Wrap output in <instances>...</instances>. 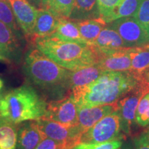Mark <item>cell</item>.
I'll return each instance as SVG.
<instances>
[{
  "instance_id": "obj_1",
  "label": "cell",
  "mask_w": 149,
  "mask_h": 149,
  "mask_svg": "<svg viewBox=\"0 0 149 149\" xmlns=\"http://www.w3.org/2000/svg\"><path fill=\"white\" fill-rule=\"evenodd\" d=\"M138 79L130 70L104 71L88 85L71 89L77 107H91L120 101L137 85Z\"/></svg>"
},
{
  "instance_id": "obj_2",
  "label": "cell",
  "mask_w": 149,
  "mask_h": 149,
  "mask_svg": "<svg viewBox=\"0 0 149 149\" xmlns=\"http://www.w3.org/2000/svg\"><path fill=\"white\" fill-rule=\"evenodd\" d=\"M33 43L56 64L72 71L97 64L99 60L95 47L86 44L64 42L51 37H36Z\"/></svg>"
},
{
  "instance_id": "obj_3",
  "label": "cell",
  "mask_w": 149,
  "mask_h": 149,
  "mask_svg": "<svg viewBox=\"0 0 149 149\" xmlns=\"http://www.w3.org/2000/svg\"><path fill=\"white\" fill-rule=\"evenodd\" d=\"M47 104L33 87L24 85L9 91L0 102V116L19 123L42 119Z\"/></svg>"
},
{
  "instance_id": "obj_4",
  "label": "cell",
  "mask_w": 149,
  "mask_h": 149,
  "mask_svg": "<svg viewBox=\"0 0 149 149\" xmlns=\"http://www.w3.org/2000/svg\"><path fill=\"white\" fill-rule=\"evenodd\" d=\"M24 71L33 84L44 89L64 88L70 72L37 48L31 49L26 55Z\"/></svg>"
},
{
  "instance_id": "obj_5",
  "label": "cell",
  "mask_w": 149,
  "mask_h": 149,
  "mask_svg": "<svg viewBox=\"0 0 149 149\" xmlns=\"http://www.w3.org/2000/svg\"><path fill=\"white\" fill-rule=\"evenodd\" d=\"M149 92V81L144 75L138 78L137 85L125 97L117 102V112L120 117L121 129L130 133L131 126L135 120V113L140 100Z\"/></svg>"
},
{
  "instance_id": "obj_6",
  "label": "cell",
  "mask_w": 149,
  "mask_h": 149,
  "mask_svg": "<svg viewBox=\"0 0 149 149\" xmlns=\"http://www.w3.org/2000/svg\"><path fill=\"white\" fill-rule=\"evenodd\" d=\"M120 115L117 111L113 112L103 117L93 127L82 134L80 142L100 143L120 140L122 137L120 135Z\"/></svg>"
},
{
  "instance_id": "obj_7",
  "label": "cell",
  "mask_w": 149,
  "mask_h": 149,
  "mask_svg": "<svg viewBox=\"0 0 149 149\" xmlns=\"http://www.w3.org/2000/svg\"><path fill=\"white\" fill-rule=\"evenodd\" d=\"M109 27L117 32L126 48L137 47L149 43V36L134 17H122L109 23Z\"/></svg>"
},
{
  "instance_id": "obj_8",
  "label": "cell",
  "mask_w": 149,
  "mask_h": 149,
  "mask_svg": "<svg viewBox=\"0 0 149 149\" xmlns=\"http://www.w3.org/2000/svg\"><path fill=\"white\" fill-rule=\"evenodd\" d=\"M42 119L55 121L66 126H77L78 107L71 96L51 101L46 106Z\"/></svg>"
},
{
  "instance_id": "obj_9",
  "label": "cell",
  "mask_w": 149,
  "mask_h": 149,
  "mask_svg": "<svg viewBox=\"0 0 149 149\" xmlns=\"http://www.w3.org/2000/svg\"><path fill=\"white\" fill-rule=\"evenodd\" d=\"M37 125L41 131L47 137L60 142L70 144L75 146L80 142L82 135L77 126H66L55 121L39 119Z\"/></svg>"
},
{
  "instance_id": "obj_10",
  "label": "cell",
  "mask_w": 149,
  "mask_h": 149,
  "mask_svg": "<svg viewBox=\"0 0 149 149\" xmlns=\"http://www.w3.org/2000/svg\"><path fill=\"white\" fill-rule=\"evenodd\" d=\"M19 26L26 37L33 41L37 8L28 0H8Z\"/></svg>"
},
{
  "instance_id": "obj_11",
  "label": "cell",
  "mask_w": 149,
  "mask_h": 149,
  "mask_svg": "<svg viewBox=\"0 0 149 149\" xmlns=\"http://www.w3.org/2000/svg\"><path fill=\"white\" fill-rule=\"evenodd\" d=\"M130 48L105 51H97V64L103 71H128L131 68V60L129 54Z\"/></svg>"
},
{
  "instance_id": "obj_12",
  "label": "cell",
  "mask_w": 149,
  "mask_h": 149,
  "mask_svg": "<svg viewBox=\"0 0 149 149\" xmlns=\"http://www.w3.org/2000/svg\"><path fill=\"white\" fill-rule=\"evenodd\" d=\"M117 111V102L91 107H78V128L84 134L103 117Z\"/></svg>"
},
{
  "instance_id": "obj_13",
  "label": "cell",
  "mask_w": 149,
  "mask_h": 149,
  "mask_svg": "<svg viewBox=\"0 0 149 149\" xmlns=\"http://www.w3.org/2000/svg\"><path fill=\"white\" fill-rule=\"evenodd\" d=\"M62 17L48 8L37 9V15L33 33V41L36 37H49L55 32Z\"/></svg>"
},
{
  "instance_id": "obj_14",
  "label": "cell",
  "mask_w": 149,
  "mask_h": 149,
  "mask_svg": "<svg viewBox=\"0 0 149 149\" xmlns=\"http://www.w3.org/2000/svg\"><path fill=\"white\" fill-rule=\"evenodd\" d=\"M46 137L39 128L37 120H30L18 129L16 149H35Z\"/></svg>"
},
{
  "instance_id": "obj_15",
  "label": "cell",
  "mask_w": 149,
  "mask_h": 149,
  "mask_svg": "<svg viewBox=\"0 0 149 149\" xmlns=\"http://www.w3.org/2000/svg\"><path fill=\"white\" fill-rule=\"evenodd\" d=\"M104 71L97 64L92 65L76 70H70L64 88L71 90L73 88L88 85L97 79Z\"/></svg>"
},
{
  "instance_id": "obj_16",
  "label": "cell",
  "mask_w": 149,
  "mask_h": 149,
  "mask_svg": "<svg viewBox=\"0 0 149 149\" xmlns=\"http://www.w3.org/2000/svg\"><path fill=\"white\" fill-rule=\"evenodd\" d=\"M17 35L0 21V48L8 60L16 59L21 53V44Z\"/></svg>"
},
{
  "instance_id": "obj_17",
  "label": "cell",
  "mask_w": 149,
  "mask_h": 149,
  "mask_svg": "<svg viewBox=\"0 0 149 149\" xmlns=\"http://www.w3.org/2000/svg\"><path fill=\"white\" fill-rule=\"evenodd\" d=\"M49 37L64 42L86 44L80 34L76 22L64 17L61 18L55 31Z\"/></svg>"
},
{
  "instance_id": "obj_18",
  "label": "cell",
  "mask_w": 149,
  "mask_h": 149,
  "mask_svg": "<svg viewBox=\"0 0 149 149\" xmlns=\"http://www.w3.org/2000/svg\"><path fill=\"white\" fill-rule=\"evenodd\" d=\"M129 54L131 60L130 71L137 79L149 69V43L144 46L130 48Z\"/></svg>"
},
{
  "instance_id": "obj_19",
  "label": "cell",
  "mask_w": 149,
  "mask_h": 149,
  "mask_svg": "<svg viewBox=\"0 0 149 149\" xmlns=\"http://www.w3.org/2000/svg\"><path fill=\"white\" fill-rule=\"evenodd\" d=\"M75 22L81 37L87 44L91 46L94 45L100 33L107 24L101 17Z\"/></svg>"
},
{
  "instance_id": "obj_20",
  "label": "cell",
  "mask_w": 149,
  "mask_h": 149,
  "mask_svg": "<svg viewBox=\"0 0 149 149\" xmlns=\"http://www.w3.org/2000/svg\"><path fill=\"white\" fill-rule=\"evenodd\" d=\"M97 0H74L69 19L74 21L100 17Z\"/></svg>"
},
{
  "instance_id": "obj_21",
  "label": "cell",
  "mask_w": 149,
  "mask_h": 149,
  "mask_svg": "<svg viewBox=\"0 0 149 149\" xmlns=\"http://www.w3.org/2000/svg\"><path fill=\"white\" fill-rule=\"evenodd\" d=\"M93 46L99 51L126 48L120 35L109 26L102 30Z\"/></svg>"
},
{
  "instance_id": "obj_22",
  "label": "cell",
  "mask_w": 149,
  "mask_h": 149,
  "mask_svg": "<svg viewBox=\"0 0 149 149\" xmlns=\"http://www.w3.org/2000/svg\"><path fill=\"white\" fill-rule=\"evenodd\" d=\"M17 133L16 124L0 116V149H16Z\"/></svg>"
},
{
  "instance_id": "obj_23",
  "label": "cell",
  "mask_w": 149,
  "mask_h": 149,
  "mask_svg": "<svg viewBox=\"0 0 149 149\" xmlns=\"http://www.w3.org/2000/svg\"><path fill=\"white\" fill-rule=\"evenodd\" d=\"M141 0H122L109 19V24L122 17H133L140 5Z\"/></svg>"
},
{
  "instance_id": "obj_24",
  "label": "cell",
  "mask_w": 149,
  "mask_h": 149,
  "mask_svg": "<svg viewBox=\"0 0 149 149\" xmlns=\"http://www.w3.org/2000/svg\"><path fill=\"white\" fill-rule=\"evenodd\" d=\"M0 21L10 28L19 37H21L20 28L8 0H0Z\"/></svg>"
},
{
  "instance_id": "obj_25",
  "label": "cell",
  "mask_w": 149,
  "mask_h": 149,
  "mask_svg": "<svg viewBox=\"0 0 149 149\" xmlns=\"http://www.w3.org/2000/svg\"><path fill=\"white\" fill-rule=\"evenodd\" d=\"M74 0H43L42 8L55 11L64 17H69L73 8Z\"/></svg>"
},
{
  "instance_id": "obj_26",
  "label": "cell",
  "mask_w": 149,
  "mask_h": 149,
  "mask_svg": "<svg viewBox=\"0 0 149 149\" xmlns=\"http://www.w3.org/2000/svg\"><path fill=\"white\" fill-rule=\"evenodd\" d=\"M135 121L139 125L149 124V92L141 97L135 113Z\"/></svg>"
},
{
  "instance_id": "obj_27",
  "label": "cell",
  "mask_w": 149,
  "mask_h": 149,
  "mask_svg": "<svg viewBox=\"0 0 149 149\" xmlns=\"http://www.w3.org/2000/svg\"><path fill=\"white\" fill-rule=\"evenodd\" d=\"M122 0H97L100 17L109 24V19Z\"/></svg>"
},
{
  "instance_id": "obj_28",
  "label": "cell",
  "mask_w": 149,
  "mask_h": 149,
  "mask_svg": "<svg viewBox=\"0 0 149 149\" xmlns=\"http://www.w3.org/2000/svg\"><path fill=\"white\" fill-rule=\"evenodd\" d=\"M133 17L149 36V0H141L138 10Z\"/></svg>"
},
{
  "instance_id": "obj_29",
  "label": "cell",
  "mask_w": 149,
  "mask_h": 149,
  "mask_svg": "<svg viewBox=\"0 0 149 149\" xmlns=\"http://www.w3.org/2000/svg\"><path fill=\"white\" fill-rule=\"evenodd\" d=\"M122 145V141L120 140L100 143L80 142L72 149H120Z\"/></svg>"
},
{
  "instance_id": "obj_30",
  "label": "cell",
  "mask_w": 149,
  "mask_h": 149,
  "mask_svg": "<svg viewBox=\"0 0 149 149\" xmlns=\"http://www.w3.org/2000/svg\"><path fill=\"white\" fill-rule=\"evenodd\" d=\"M73 147L72 144L60 142L46 137L40 141L35 149H72Z\"/></svg>"
},
{
  "instance_id": "obj_31",
  "label": "cell",
  "mask_w": 149,
  "mask_h": 149,
  "mask_svg": "<svg viewBox=\"0 0 149 149\" xmlns=\"http://www.w3.org/2000/svg\"><path fill=\"white\" fill-rule=\"evenodd\" d=\"M135 149H149L148 133H144L134 139Z\"/></svg>"
},
{
  "instance_id": "obj_32",
  "label": "cell",
  "mask_w": 149,
  "mask_h": 149,
  "mask_svg": "<svg viewBox=\"0 0 149 149\" xmlns=\"http://www.w3.org/2000/svg\"><path fill=\"white\" fill-rule=\"evenodd\" d=\"M28 1L31 5H33L37 9L42 8L43 0H28Z\"/></svg>"
},
{
  "instance_id": "obj_33",
  "label": "cell",
  "mask_w": 149,
  "mask_h": 149,
  "mask_svg": "<svg viewBox=\"0 0 149 149\" xmlns=\"http://www.w3.org/2000/svg\"><path fill=\"white\" fill-rule=\"evenodd\" d=\"M0 60H2V61H8V59H7L6 57H4V55H3V51L2 50H1V48H0Z\"/></svg>"
},
{
  "instance_id": "obj_34",
  "label": "cell",
  "mask_w": 149,
  "mask_h": 149,
  "mask_svg": "<svg viewBox=\"0 0 149 149\" xmlns=\"http://www.w3.org/2000/svg\"><path fill=\"white\" fill-rule=\"evenodd\" d=\"M143 75H144L145 78H146V79L149 81V69L147 70V71L145 72V73L143 74Z\"/></svg>"
},
{
  "instance_id": "obj_35",
  "label": "cell",
  "mask_w": 149,
  "mask_h": 149,
  "mask_svg": "<svg viewBox=\"0 0 149 149\" xmlns=\"http://www.w3.org/2000/svg\"><path fill=\"white\" fill-rule=\"evenodd\" d=\"M120 149H133L132 148V147L130 146V145H128V144H126L125 146H124L122 147V148H120Z\"/></svg>"
},
{
  "instance_id": "obj_36",
  "label": "cell",
  "mask_w": 149,
  "mask_h": 149,
  "mask_svg": "<svg viewBox=\"0 0 149 149\" xmlns=\"http://www.w3.org/2000/svg\"><path fill=\"white\" fill-rule=\"evenodd\" d=\"M3 81L1 79H0V90H1V88L3 87Z\"/></svg>"
},
{
  "instance_id": "obj_37",
  "label": "cell",
  "mask_w": 149,
  "mask_h": 149,
  "mask_svg": "<svg viewBox=\"0 0 149 149\" xmlns=\"http://www.w3.org/2000/svg\"><path fill=\"white\" fill-rule=\"evenodd\" d=\"M2 95H1V93H0V102H1V98H2Z\"/></svg>"
},
{
  "instance_id": "obj_38",
  "label": "cell",
  "mask_w": 149,
  "mask_h": 149,
  "mask_svg": "<svg viewBox=\"0 0 149 149\" xmlns=\"http://www.w3.org/2000/svg\"><path fill=\"white\" fill-rule=\"evenodd\" d=\"M148 136H149V132H148Z\"/></svg>"
}]
</instances>
